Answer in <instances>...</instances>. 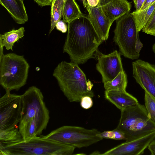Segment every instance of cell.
<instances>
[{
  "instance_id": "37",
  "label": "cell",
  "mask_w": 155,
  "mask_h": 155,
  "mask_svg": "<svg viewBox=\"0 0 155 155\" xmlns=\"http://www.w3.org/2000/svg\"><path fill=\"white\" fill-rule=\"evenodd\" d=\"M152 49L153 52L155 54V43L153 45Z\"/></svg>"
},
{
  "instance_id": "12",
  "label": "cell",
  "mask_w": 155,
  "mask_h": 155,
  "mask_svg": "<svg viewBox=\"0 0 155 155\" xmlns=\"http://www.w3.org/2000/svg\"><path fill=\"white\" fill-rule=\"evenodd\" d=\"M88 17L98 36L104 41L107 40L110 27L113 23L106 17L101 6L91 7L86 2Z\"/></svg>"
},
{
  "instance_id": "9",
  "label": "cell",
  "mask_w": 155,
  "mask_h": 155,
  "mask_svg": "<svg viewBox=\"0 0 155 155\" xmlns=\"http://www.w3.org/2000/svg\"><path fill=\"white\" fill-rule=\"evenodd\" d=\"M155 139V130L143 134L126 140L106 151L101 155H140Z\"/></svg>"
},
{
  "instance_id": "33",
  "label": "cell",
  "mask_w": 155,
  "mask_h": 155,
  "mask_svg": "<svg viewBox=\"0 0 155 155\" xmlns=\"http://www.w3.org/2000/svg\"><path fill=\"white\" fill-rule=\"evenodd\" d=\"M155 2V0H146L143 5V7L140 11L145 9L146 8L151 5Z\"/></svg>"
},
{
  "instance_id": "23",
  "label": "cell",
  "mask_w": 155,
  "mask_h": 155,
  "mask_svg": "<svg viewBox=\"0 0 155 155\" xmlns=\"http://www.w3.org/2000/svg\"><path fill=\"white\" fill-rule=\"evenodd\" d=\"M22 139L18 127L0 130V144H5L16 142Z\"/></svg>"
},
{
  "instance_id": "2",
  "label": "cell",
  "mask_w": 155,
  "mask_h": 155,
  "mask_svg": "<svg viewBox=\"0 0 155 155\" xmlns=\"http://www.w3.org/2000/svg\"><path fill=\"white\" fill-rule=\"evenodd\" d=\"M21 117L19 130L24 140L40 135L46 129L50 119L49 112L41 90L30 87L22 95Z\"/></svg>"
},
{
  "instance_id": "14",
  "label": "cell",
  "mask_w": 155,
  "mask_h": 155,
  "mask_svg": "<svg viewBox=\"0 0 155 155\" xmlns=\"http://www.w3.org/2000/svg\"><path fill=\"white\" fill-rule=\"evenodd\" d=\"M132 5L127 0H111L101 6L104 14L111 22H113L127 13L130 12Z\"/></svg>"
},
{
  "instance_id": "36",
  "label": "cell",
  "mask_w": 155,
  "mask_h": 155,
  "mask_svg": "<svg viewBox=\"0 0 155 155\" xmlns=\"http://www.w3.org/2000/svg\"><path fill=\"white\" fill-rule=\"evenodd\" d=\"M83 3V4L84 8L86 7V0H82Z\"/></svg>"
},
{
  "instance_id": "35",
  "label": "cell",
  "mask_w": 155,
  "mask_h": 155,
  "mask_svg": "<svg viewBox=\"0 0 155 155\" xmlns=\"http://www.w3.org/2000/svg\"><path fill=\"white\" fill-rule=\"evenodd\" d=\"M101 153L98 151H95L90 155H101Z\"/></svg>"
},
{
  "instance_id": "8",
  "label": "cell",
  "mask_w": 155,
  "mask_h": 155,
  "mask_svg": "<svg viewBox=\"0 0 155 155\" xmlns=\"http://www.w3.org/2000/svg\"><path fill=\"white\" fill-rule=\"evenodd\" d=\"M22 108L21 95L6 93L0 98V130L18 127Z\"/></svg>"
},
{
  "instance_id": "27",
  "label": "cell",
  "mask_w": 155,
  "mask_h": 155,
  "mask_svg": "<svg viewBox=\"0 0 155 155\" xmlns=\"http://www.w3.org/2000/svg\"><path fill=\"white\" fill-rule=\"evenodd\" d=\"M91 97L88 96H85L81 98L80 102L82 107L85 109H88L92 107L93 103Z\"/></svg>"
},
{
  "instance_id": "32",
  "label": "cell",
  "mask_w": 155,
  "mask_h": 155,
  "mask_svg": "<svg viewBox=\"0 0 155 155\" xmlns=\"http://www.w3.org/2000/svg\"><path fill=\"white\" fill-rule=\"evenodd\" d=\"M87 2L91 7H95L99 4L100 0H87Z\"/></svg>"
},
{
  "instance_id": "10",
  "label": "cell",
  "mask_w": 155,
  "mask_h": 155,
  "mask_svg": "<svg viewBox=\"0 0 155 155\" xmlns=\"http://www.w3.org/2000/svg\"><path fill=\"white\" fill-rule=\"evenodd\" d=\"M94 57L97 60L96 69L101 75L104 83L112 81L120 72L124 71L120 54L116 50L105 54L97 50Z\"/></svg>"
},
{
  "instance_id": "6",
  "label": "cell",
  "mask_w": 155,
  "mask_h": 155,
  "mask_svg": "<svg viewBox=\"0 0 155 155\" xmlns=\"http://www.w3.org/2000/svg\"><path fill=\"white\" fill-rule=\"evenodd\" d=\"M116 20L114 40L120 53L125 58L137 59L143 44L131 13L128 12Z\"/></svg>"
},
{
  "instance_id": "17",
  "label": "cell",
  "mask_w": 155,
  "mask_h": 155,
  "mask_svg": "<svg viewBox=\"0 0 155 155\" xmlns=\"http://www.w3.org/2000/svg\"><path fill=\"white\" fill-rule=\"evenodd\" d=\"M154 130H155V124L150 117L141 118L130 127L125 134L126 140Z\"/></svg>"
},
{
  "instance_id": "4",
  "label": "cell",
  "mask_w": 155,
  "mask_h": 155,
  "mask_svg": "<svg viewBox=\"0 0 155 155\" xmlns=\"http://www.w3.org/2000/svg\"><path fill=\"white\" fill-rule=\"evenodd\" d=\"M76 148L41 137L9 143L0 144L1 155H71Z\"/></svg>"
},
{
  "instance_id": "29",
  "label": "cell",
  "mask_w": 155,
  "mask_h": 155,
  "mask_svg": "<svg viewBox=\"0 0 155 155\" xmlns=\"http://www.w3.org/2000/svg\"><path fill=\"white\" fill-rule=\"evenodd\" d=\"M146 0H133L135 11H139L141 10Z\"/></svg>"
},
{
  "instance_id": "1",
  "label": "cell",
  "mask_w": 155,
  "mask_h": 155,
  "mask_svg": "<svg viewBox=\"0 0 155 155\" xmlns=\"http://www.w3.org/2000/svg\"><path fill=\"white\" fill-rule=\"evenodd\" d=\"M68 24L63 52L68 54L72 62L78 64L94 58L103 41L97 34L88 16L84 14Z\"/></svg>"
},
{
  "instance_id": "24",
  "label": "cell",
  "mask_w": 155,
  "mask_h": 155,
  "mask_svg": "<svg viewBox=\"0 0 155 155\" xmlns=\"http://www.w3.org/2000/svg\"><path fill=\"white\" fill-rule=\"evenodd\" d=\"M97 135L103 139L125 140L127 139L124 133L117 128L112 130L104 131L102 132H100Z\"/></svg>"
},
{
  "instance_id": "25",
  "label": "cell",
  "mask_w": 155,
  "mask_h": 155,
  "mask_svg": "<svg viewBox=\"0 0 155 155\" xmlns=\"http://www.w3.org/2000/svg\"><path fill=\"white\" fill-rule=\"evenodd\" d=\"M144 99V105L150 119L155 124V98L145 92Z\"/></svg>"
},
{
  "instance_id": "22",
  "label": "cell",
  "mask_w": 155,
  "mask_h": 155,
  "mask_svg": "<svg viewBox=\"0 0 155 155\" xmlns=\"http://www.w3.org/2000/svg\"><path fill=\"white\" fill-rule=\"evenodd\" d=\"M64 0H54L51 5V25L50 34L55 27L56 23L61 20L63 16Z\"/></svg>"
},
{
  "instance_id": "19",
  "label": "cell",
  "mask_w": 155,
  "mask_h": 155,
  "mask_svg": "<svg viewBox=\"0 0 155 155\" xmlns=\"http://www.w3.org/2000/svg\"><path fill=\"white\" fill-rule=\"evenodd\" d=\"M75 0H64L63 20L68 23L83 15Z\"/></svg>"
},
{
  "instance_id": "3",
  "label": "cell",
  "mask_w": 155,
  "mask_h": 155,
  "mask_svg": "<svg viewBox=\"0 0 155 155\" xmlns=\"http://www.w3.org/2000/svg\"><path fill=\"white\" fill-rule=\"evenodd\" d=\"M53 75L70 102H80L84 96H94L91 90L93 84L87 81L85 74L78 64L62 61L55 68Z\"/></svg>"
},
{
  "instance_id": "26",
  "label": "cell",
  "mask_w": 155,
  "mask_h": 155,
  "mask_svg": "<svg viewBox=\"0 0 155 155\" xmlns=\"http://www.w3.org/2000/svg\"><path fill=\"white\" fill-rule=\"evenodd\" d=\"M142 30L147 34L155 36V8Z\"/></svg>"
},
{
  "instance_id": "5",
  "label": "cell",
  "mask_w": 155,
  "mask_h": 155,
  "mask_svg": "<svg viewBox=\"0 0 155 155\" xmlns=\"http://www.w3.org/2000/svg\"><path fill=\"white\" fill-rule=\"evenodd\" d=\"M0 47V84L6 92L18 90L26 83L29 65L23 55L4 54Z\"/></svg>"
},
{
  "instance_id": "15",
  "label": "cell",
  "mask_w": 155,
  "mask_h": 155,
  "mask_svg": "<svg viewBox=\"0 0 155 155\" xmlns=\"http://www.w3.org/2000/svg\"><path fill=\"white\" fill-rule=\"evenodd\" d=\"M104 97L120 110L139 103L136 97L126 91H105Z\"/></svg>"
},
{
  "instance_id": "18",
  "label": "cell",
  "mask_w": 155,
  "mask_h": 155,
  "mask_svg": "<svg viewBox=\"0 0 155 155\" xmlns=\"http://www.w3.org/2000/svg\"><path fill=\"white\" fill-rule=\"evenodd\" d=\"M25 31L24 27L16 30L13 29L0 35V45L5 47L7 50H13L14 44L24 36Z\"/></svg>"
},
{
  "instance_id": "20",
  "label": "cell",
  "mask_w": 155,
  "mask_h": 155,
  "mask_svg": "<svg viewBox=\"0 0 155 155\" xmlns=\"http://www.w3.org/2000/svg\"><path fill=\"white\" fill-rule=\"evenodd\" d=\"M155 8V2L145 9L131 13L137 31L142 30L149 20Z\"/></svg>"
},
{
  "instance_id": "31",
  "label": "cell",
  "mask_w": 155,
  "mask_h": 155,
  "mask_svg": "<svg viewBox=\"0 0 155 155\" xmlns=\"http://www.w3.org/2000/svg\"><path fill=\"white\" fill-rule=\"evenodd\" d=\"M147 148L150 152L151 155H155V139L150 143Z\"/></svg>"
},
{
  "instance_id": "16",
  "label": "cell",
  "mask_w": 155,
  "mask_h": 155,
  "mask_svg": "<svg viewBox=\"0 0 155 155\" xmlns=\"http://www.w3.org/2000/svg\"><path fill=\"white\" fill-rule=\"evenodd\" d=\"M0 3L17 24L27 22L28 17L23 0H0Z\"/></svg>"
},
{
  "instance_id": "28",
  "label": "cell",
  "mask_w": 155,
  "mask_h": 155,
  "mask_svg": "<svg viewBox=\"0 0 155 155\" xmlns=\"http://www.w3.org/2000/svg\"><path fill=\"white\" fill-rule=\"evenodd\" d=\"M55 27L56 29L63 33H66L68 29V27L63 20H60L57 22Z\"/></svg>"
},
{
  "instance_id": "13",
  "label": "cell",
  "mask_w": 155,
  "mask_h": 155,
  "mask_svg": "<svg viewBox=\"0 0 155 155\" xmlns=\"http://www.w3.org/2000/svg\"><path fill=\"white\" fill-rule=\"evenodd\" d=\"M120 111L121 117L117 128L125 134L129 129L139 119L145 117L150 118L145 105L139 103Z\"/></svg>"
},
{
  "instance_id": "30",
  "label": "cell",
  "mask_w": 155,
  "mask_h": 155,
  "mask_svg": "<svg viewBox=\"0 0 155 155\" xmlns=\"http://www.w3.org/2000/svg\"><path fill=\"white\" fill-rule=\"evenodd\" d=\"M41 7L51 5L54 0H34Z\"/></svg>"
},
{
  "instance_id": "7",
  "label": "cell",
  "mask_w": 155,
  "mask_h": 155,
  "mask_svg": "<svg viewBox=\"0 0 155 155\" xmlns=\"http://www.w3.org/2000/svg\"><path fill=\"white\" fill-rule=\"evenodd\" d=\"M100 132L95 128L64 126L51 131L41 137L79 148L87 147L102 140L97 134Z\"/></svg>"
},
{
  "instance_id": "21",
  "label": "cell",
  "mask_w": 155,
  "mask_h": 155,
  "mask_svg": "<svg viewBox=\"0 0 155 155\" xmlns=\"http://www.w3.org/2000/svg\"><path fill=\"white\" fill-rule=\"evenodd\" d=\"M104 84L105 91H126L127 84V75L124 71H121L112 81Z\"/></svg>"
},
{
  "instance_id": "34",
  "label": "cell",
  "mask_w": 155,
  "mask_h": 155,
  "mask_svg": "<svg viewBox=\"0 0 155 155\" xmlns=\"http://www.w3.org/2000/svg\"><path fill=\"white\" fill-rule=\"evenodd\" d=\"M111 0H100L98 5L99 6H103L108 3Z\"/></svg>"
},
{
  "instance_id": "11",
  "label": "cell",
  "mask_w": 155,
  "mask_h": 155,
  "mask_svg": "<svg viewBox=\"0 0 155 155\" xmlns=\"http://www.w3.org/2000/svg\"><path fill=\"white\" fill-rule=\"evenodd\" d=\"M132 65L133 76L137 82L155 98V65L138 59Z\"/></svg>"
}]
</instances>
